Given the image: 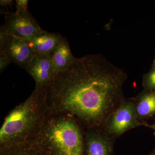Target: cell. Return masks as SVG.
Returning a JSON list of instances; mask_svg holds the SVG:
<instances>
[{"instance_id": "cell-5", "label": "cell", "mask_w": 155, "mask_h": 155, "mask_svg": "<svg viewBox=\"0 0 155 155\" xmlns=\"http://www.w3.org/2000/svg\"><path fill=\"white\" fill-rule=\"evenodd\" d=\"M43 31L27 10L21 14H8L0 32L26 40Z\"/></svg>"}, {"instance_id": "cell-12", "label": "cell", "mask_w": 155, "mask_h": 155, "mask_svg": "<svg viewBox=\"0 0 155 155\" xmlns=\"http://www.w3.org/2000/svg\"><path fill=\"white\" fill-rule=\"evenodd\" d=\"M0 155H42L33 145L19 146L0 148Z\"/></svg>"}, {"instance_id": "cell-3", "label": "cell", "mask_w": 155, "mask_h": 155, "mask_svg": "<svg viewBox=\"0 0 155 155\" xmlns=\"http://www.w3.org/2000/svg\"><path fill=\"white\" fill-rule=\"evenodd\" d=\"M32 145L42 155H84V129L68 114H47Z\"/></svg>"}, {"instance_id": "cell-8", "label": "cell", "mask_w": 155, "mask_h": 155, "mask_svg": "<svg viewBox=\"0 0 155 155\" xmlns=\"http://www.w3.org/2000/svg\"><path fill=\"white\" fill-rule=\"evenodd\" d=\"M25 69L35 81V87L44 88L53 77L52 62L51 54H35Z\"/></svg>"}, {"instance_id": "cell-13", "label": "cell", "mask_w": 155, "mask_h": 155, "mask_svg": "<svg viewBox=\"0 0 155 155\" xmlns=\"http://www.w3.org/2000/svg\"><path fill=\"white\" fill-rule=\"evenodd\" d=\"M143 86L147 91L155 90V68L145 77Z\"/></svg>"}, {"instance_id": "cell-14", "label": "cell", "mask_w": 155, "mask_h": 155, "mask_svg": "<svg viewBox=\"0 0 155 155\" xmlns=\"http://www.w3.org/2000/svg\"><path fill=\"white\" fill-rule=\"evenodd\" d=\"M12 63L8 56L2 51H0V72H3L6 67Z\"/></svg>"}, {"instance_id": "cell-2", "label": "cell", "mask_w": 155, "mask_h": 155, "mask_svg": "<svg viewBox=\"0 0 155 155\" xmlns=\"http://www.w3.org/2000/svg\"><path fill=\"white\" fill-rule=\"evenodd\" d=\"M47 116L43 88L35 87L27 99L6 116L0 129V148L32 145Z\"/></svg>"}, {"instance_id": "cell-7", "label": "cell", "mask_w": 155, "mask_h": 155, "mask_svg": "<svg viewBox=\"0 0 155 155\" xmlns=\"http://www.w3.org/2000/svg\"><path fill=\"white\" fill-rule=\"evenodd\" d=\"M115 139L103 129H84V155H113Z\"/></svg>"}, {"instance_id": "cell-11", "label": "cell", "mask_w": 155, "mask_h": 155, "mask_svg": "<svg viewBox=\"0 0 155 155\" xmlns=\"http://www.w3.org/2000/svg\"><path fill=\"white\" fill-rule=\"evenodd\" d=\"M134 101L138 120L145 126L146 120L155 118V90L141 94Z\"/></svg>"}, {"instance_id": "cell-17", "label": "cell", "mask_w": 155, "mask_h": 155, "mask_svg": "<svg viewBox=\"0 0 155 155\" xmlns=\"http://www.w3.org/2000/svg\"><path fill=\"white\" fill-rule=\"evenodd\" d=\"M146 127H150V128H151V129H153L154 132V134L155 136V122L154 124H152V125H150V124H148V123H147L146 125H145Z\"/></svg>"}, {"instance_id": "cell-18", "label": "cell", "mask_w": 155, "mask_h": 155, "mask_svg": "<svg viewBox=\"0 0 155 155\" xmlns=\"http://www.w3.org/2000/svg\"><path fill=\"white\" fill-rule=\"evenodd\" d=\"M148 155H155V147L151 151L150 153Z\"/></svg>"}, {"instance_id": "cell-9", "label": "cell", "mask_w": 155, "mask_h": 155, "mask_svg": "<svg viewBox=\"0 0 155 155\" xmlns=\"http://www.w3.org/2000/svg\"><path fill=\"white\" fill-rule=\"evenodd\" d=\"M63 38L61 35L44 30L26 41L35 54H50L58 46Z\"/></svg>"}, {"instance_id": "cell-10", "label": "cell", "mask_w": 155, "mask_h": 155, "mask_svg": "<svg viewBox=\"0 0 155 155\" xmlns=\"http://www.w3.org/2000/svg\"><path fill=\"white\" fill-rule=\"evenodd\" d=\"M51 55L52 62L53 77L67 69L75 59L72 55L67 40L64 37Z\"/></svg>"}, {"instance_id": "cell-6", "label": "cell", "mask_w": 155, "mask_h": 155, "mask_svg": "<svg viewBox=\"0 0 155 155\" xmlns=\"http://www.w3.org/2000/svg\"><path fill=\"white\" fill-rule=\"evenodd\" d=\"M0 51L8 57L12 63L24 69L35 54L25 40L1 32Z\"/></svg>"}, {"instance_id": "cell-15", "label": "cell", "mask_w": 155, "mask_h": 155, "mask_svg": "<svg viewBox=\"0 0 155 155\" xmlns=\"http://www.w3.org/2000/svg\"><path fill=\"white\" fill-rule=\"evenodd\" d=\"M28 0H16L17 11L15 13L17 14H22L27 11Z\"/></svg>"}, {"instance_id": "cell-16", "label": "cell", "mask_w": 155, "mask_h": 155, "mask_svg": "<svg viewBox=\"0 0 155 155\" xmlns=\"http://www.w3.org/2000/svg\"><path fill=\"white\" fill-rule=\"evenodd\" d=\"M12 1L11 0H1L0 1V5L2 7H7L12 5Z\"/></svg>"}, {"instance_id": "cell-4", "label": "cell", "mask_w": 155, "mask_h": 155, "mask_svg": "<svg viewBox=\"0 0 155 155\" xmlns=\"http://www.w3.org/2000/svg\"><path fill=\"white\" fill-rule=\"evenodd\" d=\"M142 125L137 118L134 100H125L108 116L103 130L116 138Z\"/></svg>"}, {"instance_id": "cell-1", "label": "cell", "mask_w": 155, "mask_h": 155, "mask_svg": "<svg viewBox=\"0 0 155 155\" xmlns=\"http://www.w3.org/2000/svg\"><path fill=\"white\" fill-rule=\"evenodd\" d=\"M126 78L98 55L75 58L44 87L47 114H68L84 129H103L108 116L125 101Z\"/></svg>"}]
</instances>
